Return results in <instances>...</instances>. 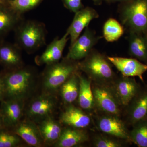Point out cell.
Wrapping results in <instances>:
<instances>
[{
	"label": "cell",
	"mask_w": 147,
	"mask_h": 147,
	"mask_svg": "<svg viewBox=\"0 0 147 147\" xmlns=\"http://www.w3.org/2000/svg\"><path fill=\"white\" fill-rule=\"evenodd\" d=\"M40 74L35 67L25 65L1 73L3 85V100L14 99L26 102L39 92Z\"/></svg>",
	"instance_id": "6da1fadb"
},
{
	"label": "cell",
	"mask_w": 147,
	"mask_h": 147,
	"mask_svg": "<svg viewBox=\"0 0 147 147\" xmlns=\"http://www.w3.org/2000/svg\"><path fill=\"white\" fill-rule=\"evenodd\" d=\"M79 62L65 57L58 62L45 65L40 74L39 92L58 95L61 86L79 71Z\"/></svg>",
	"instance_id": "7a4b0ae2"
},
{
	"label": "cell",
	"mask_w": 147,
	"mask_h": 147,
	"mask_svg": "<svg viewBox=\"0 0 147 147\" xmlns=\"http://www.w3.org/2000/svg\"><path fill=\"white\" fill-rule=\"evenodd\" d=\"M112 64L107 56L94 48L86 57L79 61V69L92 83L109 86L117 76Z\"/></svg>",
	"instance_id": "3957f363"
},
{
	"label": "cell",
	"mask_w": 147,
	"mask_h": 147,
	"mask_svg": "<svg viewBox=\"0 0 147 147\" xmlns=\"http://www.w3.org/2000/svg\"><path fill=\"white\" fill-rule=\"evenodd\" d=\"M118 13L125 31L147 37V0H131L119 3Z\"/></svg>",
	"instance_id": "277c9868"
},
{
	"label": "cell",
	"mask_w": 147,
	"mask_h": 147,
	"mask_svg": "<svg viewBox=\"0 0 147 147\" xmlns=\"http://www.w3.org/2000/svg\"><path fill=\"white\" fill-rule=\"evenodd\" d=\"M14 31L15 43L28 54L34 53L46 43V28L41 22L23 20Z\"/></svg>",
	"instance_id": "5b68a950"
},
{
	"label": "cell",
	"mask_w": 147,
	"mask_h": 147,
	"mask_svg": "<svg viewBox=\"0 0 147 147\" xmlns=\"http://www.w3.org/2000/svg\"><path fill=\"white\" fill-rule=\"evenodd\" d=\"M60 103L58 95L39 92L26 102L24 117L39 123L49 117L55 116Z\"/></svg>",
	"instance_id": "8992f818"
},
{
	"label": "cell",
	"mask_w": 147,
	"mask_h": 147,
	"mask_svg": "<svg viewBox=\"0 0 147 147\" xmlns=\"http://www.w3.org/2000/svg\"><path fill=\"white\" fill-rule=\"evenodd\" d=\"M92 86L96 110L100 111L102 114L120 117L122 107L110 88L92 83Z\"/></svg>",
	"instance_id": "52a82bcc"
},
{
	"label": "cell",
	"mask_w": 147,
	"mask_h": 147,
	"mask_svg": "<svg viewBox=\"0 0 147 147\" xmlns=\"http://www.w3.org/2000/svg\"><path fill=\"white\" fill-rule=\"evenodd\" d=\"M110 88L122 108H125L141 89L134 77L117 76Z\"/></svg>",
	"instance_id": "ba28073f"
},
{
	"label": "cell",
	"mask_w": 147,
	"mask_h": 147,
	"mask_svg": "<svg viewBox=\"0 0 147 147\" xmlns=\"http://www.w3.org/2000/svg\"><path fill=\"white\" fill-rule=\"evenodd\" d=\"M96 126L99 130L127 143H131L130 131L118 116L102 114L97 119Z\"/></svg>",
	"instance_id": "9c48e42d"
},
{
	"label": "cell",
	"mask_w": 147,
	"mask_h": 147,
	"mask_svg": "<svg viewBox=\"0 0 147 147\" xmlns=\"http://www.w3.org/2000/svg\"><path fill=\"white\" fill-rule=\"evenodd\" d=\"M102 38V36L96 34L94 30L87 27L82 35L70 46L66 57L76 61L83 59Z\"/></svg>",
	"instance_id": "30bf717a"
},
{
	"label": "cell",
	"mask_w": 147,
	"mask_h": 147,
	"mask_svg": "<svg viewBox=\"0 0 147 147\" xmlns=\"http://www.w3.org/2000/svg\"><path fill=\"white\" fill-rule=\"evenodd\" d=\"M0 102V114L5 127L12 130L24 117L26 102L14 99H5Z\"/></svg>",
	"instance_id": "8fae6325"
},
{
	"label": "cell",
	"mask_w": 147,
	"mask_h": 147,
	"mask_svg": "<svg viewBox=\"0 0 147 147\" xmlns=\"http://www.w3.org/2000/svg\"><path fill=\"white\" fill-rule=\"evenodd\" d=\"M125 108L127 124L132 126L140 121L147 119V86L139 92Z\"/></svg>",
	"instance_id": "7c38bea8"
},
{
	"label": "cell",
	"mask_w": 147,
	"mask_h": 147,
	"mask_svg": "<svg viewBox=\"0 0 147 147\" xmlns=\"http://www.w3.org/2000/svg\"><path fill=\"white\" fill-rule=\"evenodd\" d=\"M64 106L59 118L63 126L84 129L90 126L92 123L90 114L74 104Z\"/></svg>",
	"instance_id": "4fadbf2b"
},
{
	"label": "cell",
	"mask_w": 147,
	"mask_h": 147,
	"mask_svg": "<svg viewBox=\"0 0 147 147\" xmlns=\"http://www.w3.org/2000/svg\"><path fill=\"white\" fill-rule=\"evenodd\" d=\"M21 50L16 43L12 44L3 39L0 40V64L3 67V70H13L25 65Z\"/></svg>",
	"instance_id": "5bb4252c"
},
{
	"label": "cell",
	"mask_w": 147,
	"mask_h": 147,
	"mask_svg": "<svg viewBox=\"0 0 147 147\" xmlns=\"http://www.w3.org/2000/svg\"><path fill=\"white\" fill-rule=\"evenodd\" d=\"M99 16L96 11L90 7H84L75 13L73 21L66 31L70 37V46L76 41L83 30L88 27L91 21Z\"/></svg>",
	"instance_id": "9a60e30c"
},
{
	"label": "cell",
	"mask_w": 147,
	"mask_h": 147,
	"mask_svg": "<svg viewBox=\"0 0 147 147\" xmlns=\"http://www.w3.org/2000/svg\"><path fill=\"white\" fill-rule=\"evenodd\" d=\"M108 60L125 77L137 76L144 82L143 75L147 71V65L133 58L107 56Z\"/></svg>",
	"instance_id": "2e32d148"
},
{
	"label": "cell",
	"mask_w": 147,
	"mask_h": 147,
	"mask_svg": "<svg viewBox=\"0 0 147 147\" xmlns=\"http://www.w3.org/2000/svg\"><path fill=\"white\" fill-rule=\"evenodd\" d=\"M29 146L45 147L38 125L24 117L12 129Z\"/></svg>",
	"instance_id": "e0dca14e"
},
{
	"label": "cell",
	"mask_w": 147,
	"mask_h": 147,
	"mask_svg": "<svg viewBox=\"0 0 147 147\" xmlns=\"http://www.w3.org/2000/svg\"><path fill=\"white\" fill-rule=\"evenodd\" d=\"M69 34L66 32L63 36L59 38L57 37L47 46L45 51L35 59L37 65H48L58 62L62 58L63 53L68 40Z\"/></svg>",
	"instance_id": "ac0fdd59"
},
{
	"label": "cell",
	"mask_w": 147,
	"mask_h": 147,
	"mask_svg": "<svg viewBox=\"0 0 147 147\" xmlns=\"http://www.w3.org/2000/svg\"><path fill=\"white\" fill-rule=\"evenodd\" d=\"M37 124L45 146H53L59 139L64 127L55 116L49 117Z\"/></svg>",
	"instance_id": "d6986e66"
},
{
	"label": "cell",
	"mask_w": 147,
	"mask_h": 147,
	"mask_svg": "<svg viewBox=\"0 0 147 147\" xmlns=\"http://www.w3.org/2000/svg\"><path fill=\"white\" fill-rule=\"evenodd\" d=\"M89 140V136L85 129L64 126L59 139L53 147L79 146Z\"/></svg>",
	"instance_id": "ffe728a7"
},
{
	"label": "cell",
	"mask_w": 147,
	"mask_h": 147,
	"mask_svg": "<svg viewBox=\"0 0 147 147\" xmlns=\"http://www.w3.org/2000/svg\"><path fill=\"white\" fill-rule=\"evenodd\" d=\"M80 87L77 102L79 107L89 114L96 110L93 93L92 90V82L87 76L79 72Z\"/></svg>",
	"instance_id": "44dd1931"
},
{
	"label": "cell",
	"mask_w": 147,
	"mask_h": 147,
	"mask_svg": "<svg viewBox=\"0 0 147 147\" xmlns=\"http://www.w3.org/2000/svg\"><path fill=\"white\" fill-rule=\"evenodd\" d=\"M126 38L129 56L147 65V37L131 32Z\"/></svg>",
	"instance_id": "7402d4cb"
},
{
	"label": "cell",
	"mask_w": 147,
	"mask_h": 147,
	"mask_svg": "<svg viewBox=\"0 0 147 147\" xmlns=\"http://www.w3.org/2000/svg\"><path fill=\"white\" fill-rule=\"evenodd\" d=\"M22 14L16 12L10 6H0V40L14 30L23 21Z\"/></svg>",
	"instance_id": "603a6c76"
},
{
	"label": "cell",
	"mask_w": 147,
	"mask_h": 147,
	"mask_svg": "<svg viewBox=\"0 0 147 147\" xmlns=\"http://www.w3.org/2000/svg\"><path fill=\"white\" fill-rule=\"evenodd\" d=\"M79 71L72 74L59 89L58 95L64 105L74 104L78 100L80 87Z\"/></svg>",
	"instance_id": "cb8c5ba5"
},
{
	"label": "cell",
	"mask_w": 147,
	"mask_h": 147,
	"mask_svg": "<svg viewBox=\"0 0 147 147\" xmlns=\"http://www.w3.org/2000/svg\"><path fill=\"white\" fill-rule=\"evenodd\" d=\"M103 37L108 42L117 41L124 34L125 30L121 23L114 18H109L103 26Z\"/></svg>",
	"instance_id": "d4e9b609"
},
{
	"label": "cell",
	"mask_w": 147,
	"mask_h": 147,
	"mask_svg": "<svg viewBox=\"0 0 147 147\" xmlns=\"http://www.w3.org/2000/svg\"><path fill=\"white\" fill-rule=\"evenodd\" d=\"M132 127L130 131L131 143L139 147H147V119L140 121Z\"/></svg>",
	"instance_id": "484cf974"
},
{
	"label": "cell",
	"mask_w": 147,
	"mask_h": 147,
	"mask_svg": "<svg viewBox=\"0 0 147 147\" xmlns=\"http://www.w3.org/2000/svg\"><path fill=\"white\" fill-rule=\"evenodd\" d=\"M28 146L21 137L11 129H0V147H20Z\"/></svg>",
	"instance_id": "4316f807"
},
{
	"label": "cell",
	"mask_w": 147,
	"mask_h": 147,
	"mask_svg": "<svg viewBox=\"0 0 147 147\" xmlns=\"http://www.w3.org/2000/svg\"><path fill=\"white\" fill-rule=\"evenodd\" d=\"M106 134H98L93 139L95 147H122L124 146L123 140Z\"/></svg>",
	"instance_id": "83f0119b"
},
{
	"label": "cell",
	"mask_w": 147,
	"mask_h": 147,
	"mask_svg": "<svg viewBox=\"0 0 147 147\" xmlns=\"http://www.w3.org/2000/svg\"><path fill=\"white\" fill-rule=\"evenodd\" d=\"M42 0H10L9 6L16 12L22 14L34 8Z\"/></svg>",
	"instance_id": "f1b7e54d"
},
{
	"label": "cell",
	"mask_w": 147,
	"mask_h": 147,
	"mask_svg": "<svg viewBox=\"0 0 147 147\" xmlns=\"http://www.w3.org/2000/svg\"><path fill=\"white\" fill-rule=\"evenodd\" d=\"M66 8L75 13L84 8L82 0H63Z\"/></svg>",
	"instance_id": "f546056e"
},
{
	"label": "cell",
	"mask_w": 147,
	"mask_h": 147,
	"mask_svg": "<svg viewBox=\"0 0 147 147\" xmlns=\"http://www.w3.org/2000/svg\"><path fill=\"white\" fill-rule=\"evenodd\" d=\"M4 96V93L3 85L1 77L0 75V102L3 100Z\"/></svg>",
	"instance_id": "4dcf8cb0"
},
{
	"label": "cell",
	"mask_w": 147,
	"mask_h": 147,
	"mask_svg": "<svg viewBox=\"0 0 147 147\" xmlns=\"http://www.w3.org/2000/svg\"><path fill=\"white\" fill-rule=\"evenodd\" d=\"M130 1L131 0H104V1H105L109 3H120L127 2H128Z\"/></svg>",
	"instance_id": "1f68e13d"
},
{
	"label": "cell",
	"mask_w": 147,
	"mask_h": 147,
	"mask_svg": "<svg viewBox=\"0 0 147 147\" xmlns=\"http://www.w3.org/2000/svg\"><path fill=\"white\" fill-rule=\"evenodd\" d=\"M92 1L93 2L95 5H100L102 4V2L104 1V0H92Z\"/></svg>",
	"instance_id": "d6a6232c"
},
{
	"label": "cell",
	"mask_w": 147,
	"mask_h": 147,
	"mask_svg": "<svg viewBox=\"0 0 147 147\" xmlns=\"http://www.w3.org/2000/svg\"><path fill=\"white\" fill-rule=\"evenodd\" d=\"M5 127L4 125L3 122V120L2 117L1 115V114H0V129H1L4 128Z\"/></svg>",
	"instance_id": "836d02e7"
},
{
	"label": "cell",
	"mask_w": 147,
	"mask_h": 147,
	"mask_svg": "<svg viewBox=\"0 0 147 147\" xmlns=\"http://www.w3.org/2000/svg\"><path fill=\"white\" fill-rule=\"evenodd\" d=\"M3 2V0H0V4L2 3Z\"/></svg>",
	"instance_id": "e575fe53"
},
{
	"label": "cell",
	"mask_w": 147,
	"mask_h": 147,
	"mask_svg": "<svg viewBox=\"0 0 147 147\" xmlns=\"http://www.w3.org/2000/svg\"></svg>",
	"instance_id": "d590c367"
}]
</instances>
